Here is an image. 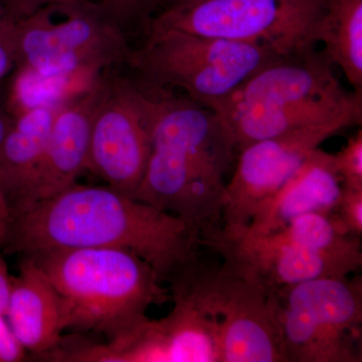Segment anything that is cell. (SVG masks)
Returning <instances> with one entry per match:
<instances>
[{
  "instance_id": "5",
  "label": "cell",
  "mask_w": 362,
  "mask_h": 362,
  "mask_svg": "<svg viewBox=\"0 0 362 362\" xmlns=\"http://www.w3.org/2000/svg\"><path fill=\"white\" fill-rule=\"evenodd\" d=\"M145 42L131 49L127 65L139 78L180 88L202 106L232 95L257 71L286 57L264 45L148 26ZM289 56V54H287Z\"/></svg>"
},
{
  "instance_id": "11",
  "label": "cell",
  "mask_w": 362,
  "mask_h": 362,
  "mask_svg": "<svg viewBox=\"0 0 362 362\" xmlns=\"http://www.w3.org/2000/svg\"><path fill=\"white\" fill-rule=\"evenodd\" d=\"M90 130L88 169L135 199L150 154L148 120L135 78L103 74Z\"/></svg>"
},
{
  "instance_id": "19",
  "label": "cell",
  "mask_w": 362,
  "mask_h": 362,
  "mask_svg": "<svg viewBox=\"0 0 362 362\" xmlns=\"http://www.w3.org/2000/svg\"><path fill=\"white\" fill-rule=\"evenodd\" d=\"M272 233L309 251L362 264L361 238L350 233L334 211L301 214Z\"/></svg>"
},
{
  "instance_id": "24",
  "label": "cell",
  "mask_w": 362,
  "mask_h": 362,
  "mask_svg": "<svg viewBox=\"0 0 362 362\" xmlns=\"http://www.w3.org/2000/svg\"><path fill=\"white\" fill-rule=\"evenodd\" d=\"M92 0H4L6 13L13 21L23 20L47 6H75Z\"/></svg>"
},
{
  "instance_id": "27",
  "label": "cell",
  "mask_w": 362,
  "mask_h": 362,
  "mask_svg": "<svg viewBox=\"0 0 362 362\" xmlns=\"http://www.w3.org/2000/svg\"><path fill=\"white\" fill-rule=\"evenodd\" d=\"M11 276L6 259L0 251V315L6 316L11 291Z\"/></svg>"
},
{
  "instance_id": "26",
  "label": "cell",
  "mask_w": 362,
  "mask_h": 362,
  "mask_svg": "<svg viewBox=\"0 0 362 362\" xmlns=\"http://www.w3.org/2000/svg\"><path fill=\"white\" fill-rule=\"evenodd\" d=\"M13 220V209L0 185V251H4L8 243Z\"/></svg>"
},
{
  "instance_id": "25",
  "label": "cell",
  "mask_w": 362,
  "mask_h": 362,
  "mask_svg": "<svg viewBox=\"0 0 362 362\" xmlns=\"http://www.w3.org/2000/svg\"><path fill=\"white\" fill-rule=\"evenodd\" d=\"M26 350L14 335L6 317L0 315V362H20Z\"/></svg>"
},
{
  "instance_id": "22",
  "label": "cell",
  "mask_w": 362,
  "mask_h": 362,
  "mask_svg": "<svg viewBox=\"0 0 362 362\" xmlns=\"http://www.w3.org/2000/svg\"><path fill=\"white\" fill-rule=\"evenodd\" d=\"M334 213L352 235H362V188L343 187Z\"/></svg>"
},
{
  "instance_id": "20",
  "label": "cell",
  "mask_w": 362,
  "mask_h": 362,
  "mask_svg": "<svg viewBox=\"0 0 362 362\" xmlns=\"http://www.w3.org/2000/svg\"><path fill=\"white\" fill-rule=\"evenodd\" d=\"M112 20L115 21L126 35L136 28L146 30L151 13L159 0H92Z\"/></svg>"
},
{
  "instance_id": "6",
  "label": "cell",
  "mask_w": 362,
  "mask_h": 362,
  "mask_svg": "<svg viewBox=\"0 0 362 362\" xmlns=\"http://www.w3.org/2000/svg\"><path fill=\"white\" fill-rule=\"evenodd\" d=\"M213 322L220 362H287L273 292L256 273L228 258L201 261L169 283Z\"/></svg>"
},
{
  "instance_id": "1",
  "label": "cell",
  "mask_w": 362,
  "mask_h": 362,
  "mask_svg": "<svg viewBox=\"0 0 362 362\" xmlns=\"http://www.w3.org/2000/svg\"><path fill=\"white\" fill-rule=\"evenodd\" d=\"M13 216L4 252L21 257L57 249L123 250L168 284L199 261L201 242L185 221L108 185L75 183Z\"/></svg>"
},
{
  "instance_id": "8",
  "label": "cell",
  "mask_w": 362,
  "mask_h": 362,
  "mask_svg": "<svg viewBox=\"0 0 362 362\" xmlns=\"http://www.w3.org/2000/svg\"><path fill=\"white\" fill-rule=\"evenodd\" d=\"M272 292L286 361H362L361 276L314 279Z\"/></svg>"
},
{
  "instance_id": "12",
  "label": "cell",
  "mask_w": 362,
  "mask_h": 362,
  "mask_svg": "<svg viewBox=\"0 0 362 362\" xmlns=\"http://www.w3.org/2000/svg\"><path fill=\"white\" fill-rule=\"evenodd\" d=\"M103 87L101 74L82 94L59 107L47 146L23 192L11 204L13 213L61 194L75 185L88 168L93 117Z\"/></svg>"
},
{
  "instance_id": "31",
  "label": "cell",
  "mask_w": 362,
  "mask_h": 362,
  "mask_svg": "<svg viewBox=\"0 0 362 362\" xmlns=\"http://www.w3.org/2000/svg\"><path fill=\"white\" fill-rule=\"evenodd\" d=\"M0 113H2L1 107H0Z\"/></svg>"
},
{
  "instance_id": "21",
  "label": "cell",
  "mask_w": 362,
  "mask_h": 362,
  "mask_svg": "<svg viewBox=\"0 0 362 362\" xmlns=\"http://www.w3.org/2000/svg\"><path fill=\"white\" fill-rule=\"evenodd\" d=\"M343 187L362 188V131L351 136L346 145L333 154Z\"/></svg>"
},
{
  "instance_id": "4",
  "label": "cell",
  "mask_w": 362,
  "mask_h": 362,
  "mask_svg": "<svg viewBox=\"0 0 362 362\" xmlns=\"http://www.w3.org/2000/svg\"><path fill=\"white\" fill-rule=\"evenodd\" d=\"M332 65L324 52L315 49L289 54L257 71L209 109L228 114L244 144L325 122L337 113L338 99L350 93Z\"/></svg>"
},
{
  "instance_id": "3",
  "label": "cell",
  "mask_w": 362,
  "mask_h": 362,
  "mask_svg": "<svg viewBox=\"0 0 362 362\" xmlns=\"http://www.w3.org/2000/svg\"><path fill=\"white\" fill-rule=\"evenodd\" d=\"M25 257L58 292L68 328L97 331L112 339L146 320L152 305L171 298L153 269L123 250L57 249Z\"/></svg>"
},
{
  "instance_id": "15",
  "label": "cell",
  "mask_w": 362,
  "mask_h": 362,
  "mask_svg": "<svg viewBox=\"0 0 362 362\" xmlns=\"http://www.w3.org/2000/svg\"><path fill=\"white\" fill-rule=\"evenodd\" d=\"M6 317L26 352L37 356L56 349L68 328L61 297L30 258L23 257L18 275L11 276Z\"/></svg>"
},
{
  "instance_id": "23",
  "label": "cell",
  "mask_w": 362,
  "mask_h": 362,
  "mask_svg": "<svg viewBox=\"0 0 362 362\" xmlns=\"http://www.w3.org/2000/svg\"><path fill=\"white\" fill-rule=\"evenodd\" d=\"M18 64L16 44V21L8 16L0 18V80Z\"/></svg>"
},
{
  "instance_id": "14",
  "label": "cell",
  "mask_w": 362,
  "mask_h": 362,
  "mask_svg": "<svg viewBox=\"0 0 362 362\" xmlns=\"http://www.w3.org/2000/svg\"><path fill=\"white\" fill-rule=\"evenodd\" d=\"M341 192L333 154L317 148L275 194L259 204L244 232L268 235L301 214L334 211Z\"/></svg>"
},
{
  "instance_id": "29",
  "label": "cell",
  "mask_w": 362,
  "mask_h": 362,
  "mask_svg": "<svg viewBox=\"0 0 362 362\" xmlns=\"http://www.w3.org/2000/svg\"><path fill=\"white\" fill-rule=\"evenodd\" d=\"M204 1V0H171L168 6H187L192 4H197V2Z\"/></svg>"
},
{
  "instance_id": "13",
  "label": "cell",
  "mask_w": 362,
  "mask_h": 362,
  "mask_svg": "<svg viewBox=\"0 0 362 362\" xmlns=\"http://www.w3.org/2000/svg\"><path fill=\"white\" fill-rule=\"evenodd\" d=\"M207 247L256 273L270 290L319 278L347 277L362 264L309 251L274 233L243 232L232 238H216Z\"/></svg>"
},
{
  "instance_id": "17",
  "label": "cell",
  "mask_w": 362,
  "mask_h": 362,
  "mask_svg": "<svg viewBox=\"0 0 362 362\" xmlns=\"http://www.w3.org/2000/svg\"><path fill=\"white\" fill-rule=\"evenodd\" d=\"M59 106L37 105L23 112L0 145V185L11 206L42 157Z\"/></svg>"
},
{
  "instance_id": "18",
  "label": "cell",
  "mask_w": 362,
  "mask_h": 362,
  "mask_svg": "<svg viewBox=\"0 0 362 362\" xmlns=\"http://www.w3.org/2000/svg\"><path fill=\"white\" fill-rule=\"evenodd\" d=\"M318 42L354 92L362 94V0H326Z\"/></svg>"
},
{
  "instance_id": "16",
  "label": "cell",
  "mask_w": 362,
  "mask_h": 362,
  "mask_svg": "<svg viewBox=\"0 0 362 362\" xmlns=\"http://www.w3.org/2000/svg\"><path fill=\"white\" fill-rule=\"evenodd\" d=\"M168 316L146 324L153 362H220L218 337L211 319L185 295L171 292Z\"/></svg>"
},
{
  "instance_id": "10",
  "label": "cell",
  "mask_w": 362,
  "mask_h": 362,
  "mask_svg": "<svg viewBox=\"0 0 362 362\" xmlns=\"http://www.w3.org/2000/svg\"><path fill=\"white\" fill-rule=\"evenodd\" d=\"M362 111L261 140L239 152L232 180L226 185L223 228L216 238H232L246 230L259 204L282 187L314 150L340 131L361 125Z\"/></svg>"
},
{
  "instance_id": "2",
  "label": "cell",
  "mask_w": 362,
  "mask_h": 362,
  "mask_svg": "<svg viewBox=\"0 0 362 362\" xmlns=\"http://www.w3.org/2000/svg\"><path fill=\"white\" fill-rule=\"evenodd\" d=\"M135 81L150 135L148 163L135 199L175 214L204 246L223 228L225 177L237 152L211 109L168 88Z\"/></svg>"
},
{
  "instance_id": "28",
  "label": "cell",
  "mask_w": 362,
  "mask_h": 362,
  "mask_svg": "<svg viewBox=\"0 0 362 362\" xmlns=\"http://www.w3.org/2000/svg\"><path fill=\"white\" fill-rule=\"evenodd\" d=\"M13 119L11 117L6 115L4 112L0 113V145L4 142V138L13 127Z\"/></svg>"
},
{
  "instance_id": "7",
  "label": "cell",
  "mask_w": 362,
  "mask_h": 362,
  "mask_svg": "<svg viewBox=\"0 0 362 362\" xmlns=\"http://www.w3.org/2000/svg\"><path fill=\"white\" fill-rule=\"evenodd\" d=\"M16 66L42 80L101 75L131 52L127 35L93 1L52 4L16 21Z\"/></svg>"
},
{
  "instance_id": "9",
  "label": "cell",
  "mask_w": 362,
  "mask_h": 362,
  "mask_svg": "<svg viewBox=\"0 0 362 362\" xmlns=\"http://www.w3.org/2000/svg\"><path fill=\"white\" fill-rule=\"evenodd\" d=\"M325 6L326 0H204L168 6L147 28L264 45L287 56L315 49Z\"/></svg>"
},
{
  "instance_id": "30",
  "label": "cell",
  "mask_w": 362,
  "mask_h": 362,
  "mask_svg": "<svg viewBox=\"0 0 362 362\" xmlns=\"http://www.w3.org/2000/svg\"><path fill=\"white\" fill-rule=\"evenodd\" d=\"M8 16L6 13V6H4V0H0V18L1 16Z\"/></svg>"
}]
</instances>
